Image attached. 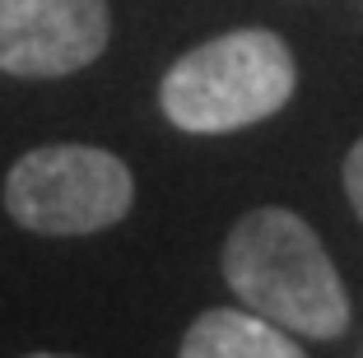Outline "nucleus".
Listing matches in <instances>:
<instances>
[{"mask_svg":"<svg viewBox=\"0 0 363 358\" xmlns=\"http://www.w3.org/2000/svg\"><path fill=\"white\" fill-rule=\"evenodd\" d=\"M298 70L284 38L270 28H238L201 43L163 74L159 103L186 135H228L266 121L294 98Z\"/></svg>","mask_w":363,"mask_h":358,"instance_id":"f03ea898","label":"nucleus"},{"mask_svg":"<svg viewBox=\"0 0 363 358\" xmlns=\"http://www.w3.org/2000/svg\"><path fill=\"white\" fill-rule=\"evenodd\" d=\"M345 196H350L354 214L363 219V140L350 149V158H345Z\"/></svg>","mask_w":363,"mask_h":358,"instance_id":"423d86ee","label":"nucleus"},{"mask_svg":"<svg viewBox=\"0 0 363 358\" xmlns=\"http://www.w3.org/2000/svg\"><path fill=\"white\" fill-rule=\"evenodd\" d=\"M112 38L107 0H0V70L19 79L75 74Z\"/></svg>","mask_w":363,"mask_h":358,"instance_id":"20e7f679","label":"nucleus"},{"mask_svg":"<svg viewBox=\"0 0 363 358\" xmlns=\"http://www.w3.org/2000/svg\"><path fill=\"white\" fill-rule=\"evenodd\" d=\"M177 358H308L284 326L266 321L257 312H233V307H214L201 312L182 340Z\"/></svg>","mask_w":363,"mask_h":358,"instance_id":"39448f33","label":"nucleus"},{"mask_svg":"<svg viewBox=\"0 0 363 358\" xmlns=\"http://www.w3.org/2000/svg\"><path fill=\"white\" fill-rule=\"evenodd\" d=\"M224 279L247 312L266 316L289 335L335 340L350 330V293L331 256L294 210H252L224 242Z\"/></svg>","mask_w":363,"mask_h":358,"instance_id":"f257e3e1","label":"nucleus"},{"mask_svg":"<svg viewBox=\"0 0 363 358\" xmlns=\"http://www.w3.org/2000/svg\"><path fill=\"white\" fill-rule=\"evenodd\" d=\"M135 205V177L98 145L28 149L5 177V210L19 228L47 237H84L121 223Z\"/></svg>","mask_w":363,"mask_h":358,"instance_id":"7ed1b4c3","label":"nucleus"},{"mask_svg":"<svg viewBox=\"0 0 363 358\" xmlns=\"http://www.w3.org/2000/svg\"><path fill=\"white\" fill-rule=\"evenodd\" d=\"M23 358H75V354H23Z\"/></svg>","mask_w":363,"mask_h":358,"instance_id":"0eeeda50","label":"nucleus"}]
</instances>
